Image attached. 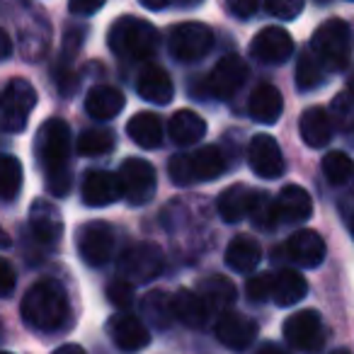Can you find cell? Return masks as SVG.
<instances>
[{
  "label": "cell",
  "mask_w": 354,
  "mask_h": 354,
  "mask_svg": "<svg viewBox=\"0 0 354 354\" xmlns=\"http://www.w3.org/2000/svg\"><path fill=\"white\" fill-rule=\"evenodd\" d=\"M127 133L138 148L153 151L162 143V122L153 112H138L129 119Z\"/></svg>",
  "instance_id": "obj_26"
},
{
  "label": "cell",
  "mask_w": 354,
  "mask_h": 354,
  "mask_svg": "<svg viewBox=\"0 0 354 354\" xmlns=\"http://www.w3.org/2000/svg\"><path fill=\"white\" fill-rule=\"evenodd\" d=\"M299 131L306 146L323 148L333 138V119L325 107H308L299 119Z\"/></svg>",
  "instance_id": "obj_22"
},
{
  "label": "cell",
  "mask_w": 354,
  "mask_h": 354,
  "mask_svg": "<svg viewBox=\"0 0 354 354\" xmlns=\"http://www.w3.org/2000/svg\"><path fill=\"white\" fill-rule=\"evenodd\" d=\"M49 37H51V32H49V25L44 22V17L35 20V30L22 35V54L27 56V61H37L44 56L46 46H49Z\"/></svg>",
  "instance_id": "obj_38"
},
{
  "label": "cell",
  "mask_w": 354,
  "mask_h": 354,
  "mask_svg": "<svg viewBox=\"0 0 354 354\" xmlns=\"http://www.w3.org/2000/svg\"><path fill=\"white\" fill-rule=\"evenodd\" d=\"M119 272L131 284H148L156 277H160L165 267L162 250L156 243H133L119 255Z\"/></svg>",
  "instance_id": "obj_7"
},
{
  "label": "cell",
  "mask_w": 354,
  "mask_h": 354,
  "mask_svg": "<svg viewBox=\"0 0 354 354\" xmlns=\"http://www.w3.org/2000/svg\"><path fill=\"white\" fill-rule=\"evenodd\" d=\"M274 202L279 223H304L313 216V199L299 185H286Z\"/></svg>",
  "instance_id": "obj_20"
},
{
  "label": "cell",
  "mask_w": 354,
  "mask_h": 354,
  "mask_svg": "<svg viewBox=\"0 0 354 354\" xmlns=\"http://www.w3.org/2000/svg\"><path fill=\"white\" fill-rule=\"evenodd\" d=\"M226 170V158L216 146H204L192 153H180L170 160V180L180 187L194 183H209Z\"/></svg>",
  "instance_id": "obj_5"
},
{
  "label": "cell",
  "mask_w": 354,
  "mask_h": 354,
  "mask_svg": "<svg viewBox=\"0 0 354 354\" xmlns=\"http://www.w3.org/2000/svg\"><path fill=\"white\" fill-rule=\"evenodd\" d=\"M352 236H354V218H352Z\"/></svg>",
  "instance_id": "obj_53"
},
{
  "label": "cell",
  "mask_w": 354,
  "mask_h": 354,
  "mask_svg": "<svg viewBox=\"0 0 354 354\" xmlns=\"http://www.w3.org/2000/svg\"><path fill=\"white\" fill-rule=\"evenodd\" d=\"M37 107V90L30 80L12 78L0 95V129L17 133L27 127L32 109Z\"/></svg>",
  "instance_id": "obj_6"
},
{
  "label": "cell",
  "mask_w": 354,
  "mask_h": 354,
  "mask_svg": "<svg viewBox=\"0 0 354 354\" xmlns=\"http://www.w3.org/2000/svg\"><path fill=\"white\" fill-rule=\"evenodd\" d=\"M262 260V248L248 236H238L226 250V265L236 272H252Z\"/></svg>",
  "instance_id": "obj_32"
},
{
  "label": "cell",
  "mask_w": 354,
  "mask_h": 354,
  "mask_svg": "<svg viewBox=\"0 0 354 354\" xmlns=\"http://www.w3.org/2000/svg\"><path fill=\"white\" fill-rule=\"evenodd\" d=\"M136 93L141 100L153 104H167L175 95V85L165 68L160 66H146L136 78Z\"/></svg>",
  "instance_id": "obj_21"
},
{
  "label": "cell",
  "mask_w": 354,
  "mask_h": 354,
  "mask_svg": "<svg viewBox=\"0 0 354 354\" xmlns=\"http://www.w3.org/2000/svg\"><path fill=\"white\" fill-rule=\"evenodd\" d=\"M197 294L202 296V301L207 304L209 310H223V313H226L228 306L236 301V286H233V281L226 279V277L212 274L199 281Z\"/></svg>",
  "instance_id": "obj_29"
},
{
  "label": "cell",
  "mask_w": 354,
  "mask_h": 354,
  "mask_svg": "<svg viewBox=\"0 0 354 354\" xmlns=\"http://www.w3.org/2000/svg\"><path fill=\"white\" fill-rule=\"evenodd\" d=\"M272 286H274V274H257L248 281L245 294L255 304H265V301L272 299Z\"/></svg>",
  "instance_id": "obj_40"
},
{
  "label": "cell",
  "mask_w": 354,
  "mask_h": 354,
  "mask_svg": "<svg viewBox=\"0 0 354 354\" xmlns=\"http://www.w3.org/2000/svg\"><path fill=\"white\" fill-rule=\"evenodd\" d=\"M22 320L39 333H56L71 318V304L66 289L54 279L37 281L22 299Z\"/></svg>",
  "instance_id": "obj_2"
},
{
  "label": "cell",
  "mask_w": 354,
  "mask_h": 354,
  "mask_svg": "<svg viewBox=\"0 0 354 354\" xmlns=\"http://www.w3.org/2000/svg\"><path fill=\"white\" fill-rule=\"evenodd\" d=\"M248 75H250V68L241 56H223L214 66L212 75L207 80V88L216 100H231L245 85Z\"/></svg>",
  "instance_id": "obj_13"
},
{
  "label": "cell",
  "mask_w": 354,
  "mask_h": 354,
  "mask_svg": "<svg viewBox=\"0 0 354 354\" xmlns=\"http://www.w3.org/2000/svg\"><path fill=\"white\" fill-rule=\"evenodd\" d=\"M248 162H250L252 172L265 180H277L284 175V156H281L279 143L270 133H257L252 136L250 146H248Z\"/></svg>",
  "instance_id": "obj_12"
},
{
  "label": "cell",
  "mask_w": 354,
  "mask_h": 354,
  "mask_svg": "<svg viewBox=\"0 0 354 354\" xmlns=\"http://www.w3.org/2000/svg\"><path fill=\"white\" fill-rule=\"evenodd\" d=\"M104 3L102 0H90V3H83V0H73L68 6V10L73 12V15H95L97 10H102Z\"/></svg>",
  "instance_id": "obj_46"
},
{
  "label": "cell",
  "mask_w": 354,
  "mask_h": 354,
  "mask_svg": "<svg viewBox=\"0 0 354 354\" xmlns=\"http://www.w3.org/2000/svg\"><path fill=\"white\" fill-rule=\"evenodd\" d=\"M114 228L104 221H90L78 231V252L85 265L102 267L114 255Z\"/></svg>",
  "instance_id": "obj_11"
},
{
  "label": "cell",
  "mask_w": 354,
  "mask_h": 354,
  "mask_svg": "<svg viewBox=\"0 0 354 354\" xmlns=\"http://www.w3.org/2000/svg\"><path fill=\"white\" fill-rule=\"evenodd\" d=\"M167 131H170L172 143H177V146H194L207 133V122L192 109H180L170 117Z\"/></svg>",
  "instance_id": "obj_24"
},
{
  "label": "cell",
  "mask_w": 354,
  "mask_h": 354,
  "mask_svg": "<svg viewBox=\"0 0 354 354\" xmlns=\"http://www.w3.org/2000/svg\"><path fill=\"white\" fill-rule=\"evenodd\" d=\"M228 10H231L233 15L248 20V17L260 10V6H257V0H231V3H228Z\"/></svg>",
  "instance_id": "obj_45"
},
{
  "label": "cell",
  "mask_w": 354,
  "mask_h": 354,
  "mask_svg": "<svg viewBox=\"0 0 354 354\" xmlns=\"http://www.w3.org/2000/svg\"><path fill=\"white\" fill-rule=\"evenodd\" d=\"M160 35L146 20L138 17H119L109 30V46L117 56L127 61H143L151 59L158 51Z\"/></svg>",
  "instance_id": "obj_3"
},
{
  "label": "cell",
  "mask_w": 354,
  "mask_h": 354,
  "mask_svg": "<svg viewBox=\"0 0 354 354\" xmlns=\"http://www.w3.org/2000/svg\"><path fill=\"white\" fill-rule=\"evenodd\" d=\"M10 236H8V233H6V228H3V226H0V250H3V248H10Z\"/></svg>",
  "instance_id": "obj_51"
},
{
  "label": "cell",
  "mask_w": 354,
  "mask_h": 354,
  "mask_svg": "<svg viewBox=\"0 0 354 354\" xmlns=\"http://www.w3.org/2000/svg\"><path fill=\"white\" fill-rule=\"evenodd\" d=\"M250 54L265 66H279L294 54V39L281 27H265L252 39Z\"/></svg>",
  "instance_id": "obj_14"
},
{
  "label": "cell",
  "mask_w": 354,
  "mask_h": 354,
  "mask_svg": "<svg viewBox=\"0 0 354 354\" xmlns=\"http://www.w3.org/2000/svg\"><path fill=\"white\" fill-rule=\"evenodd\" d=\"M320 167L330 185H344L354 177V160L342 151H330L328 156H323Z\"/></svg>",
  "instance_id": "obj_36"
},
{
  "label": "cell",
  "mask_w": 354,
  "mask_h": 354,
  "mask_svg": "<svg viewBox=\"0 0 354 354\" xmlns=\"http://www.w3.org/2000/svg\"><path fill=\"white\" fill-rule=\"evenodd\" d=\"M330 119L337 122L339 129H354V85H347L342 93L335 95L330 104Z\"/></svg>",
  "instance_id": "obj_39"
},
{
  "label": "cell",
  "mask_w": 354,
  "mask_h": 354,
  "mask_svg": "<svg viewBox=\"0 0 354 354\" xmlns=\"http://www.w3.org/2000/svg\"><path fill=\"white\" fill-rule=\"evenodd\" d=\"M286 257L291 262H296L304 270H313L320 262L325 260V241L318 231H310V228H301L294 236L286 241L284 245Z\"/></svg>",
  "instance_id": "obj_17"
},
{
  "label": "cell",
  "mask_w": 354,
  "mask_h": 354,
  "mask_svg": "<svg viewBox=\"0 0 354 354\" xmlns=\"http://www.w3.org/2000/svg\"><path fill=\"white\" fill-rule=\"evenodd\" d=\"M250 218L257 228H274L277 223H279V216H277V202L270 199V194L262 192V189H255V194H252Z\"/></svg>",
  "instance_id": "obj_37"
},
{
  "label": "cell",
  "mask_w": 354,
  "mask_h": 354,
  "mask_svg": "<svg viewBox=\"0 0 354 354\" xmlns=\"http://www.w3.org/2000/svg\"><path fill=\"white\" fill-rule=\"evenodd\" d=\"M141 6L146 10H165V8H170V3L167 0H141Z\"/></svg>",
  "instance_id": "obj_49"
},
{
  "label": "cell",
  "mask_w": 354,
  "mask_h": 354,
  "mask_svg": "<svg viewBox=\"0 0 354 354\" xmlns=\"http://www.w3.org/2000/svg\"><path fill=\"white\" fill-rule=\"evenodd\" d=\"M54 354H85V349L80 344H61Z\"/></svg>",
  "instance_id": "obj_50"
},
{
  "label": "cell",
  "mask_w": 354,
  "mask_h": 354,
  "mask_svg": "<svg viewBox=\"0 0 354 354\" xmlns=\"http://www.w3.org/2000/svg\"><path fill=\"white\" fill-rule=\"evenodd\" d=\"M0 354H10V352H0Z\"/></svg>",
  "instance_id": "obj_54"
},
{
  "label": "cell",
  "mask_w": 354,
  "mask_h": 354,
  "mask_svg": "<svg viewBox=\"0 0 354 354\" xmlns=\"http://www.w3.org/2000/svg\"><path fill=\"white\" fill-rule=\"evenodd\" d=\"M83 202L88 207H109L122 199V185L119 175L109 170H90L83 180Z\"/></svg>",
  "instance_id": "obj_19"
},
{
  "label": "cell",
  "mask_w": 354,
  "mask_h": 354,
  "mask_svg": "<svg viewBox=\"0 0 354 354\" xmlns=\"http://www.w3.org/2000/svg\"><path fill=\"white\" fill-rule=\"evenodd\" d=\"M214 49V32L204 22H183L170 32V54L183 64L199 61Z\"/></svg>",
  "instance_id": "obj_10"
},
{
  "label": "cell",
  "mask_w": 354,
  "mask_h": 354,
  "mask_svg": "<svg viewBox=\"0 0 354 354\" xmlns=\"http://www.w3.org/2000/svg\"><path fill=\"white\" fill-rule=\"evenodd\" d=\"M255 354H289V352H286V349H281L279 344H274V342H265Z\"/></svg>",
  "instance_id": "obj_48"
},
{
  "label": "cell",
  "mask_w": 354,
  "mask_h": 354,
  "mask_svg": "<svg viewBox=\"0 0 354 354\" xmlns=\"http://www.w3.org/2000/svg\"><path fill=\"white\" fill-rule=\"evenodd\" d=\"M22 187V162L15 156H0V199L12 202Z\"/></svg>",
  "instance_id": "obj_33"
},
{
  "label": "cell",
  "mask_w": 354,
  "mask_h": 354,
  "mask_svg": "<svg viewBox=\"0 0 354 354\" xmlns=\"http://www.w3.org/2000/svg\"><path fill=\"white\" fill-rule=\"evenodd\" d=\"M265 10L277 20H294L304 12V0H267Z\"/></svg>",
  "instance_id": "obj_41"
},
{
  "label": "cell",
  "mask_w": 354,
  "mask_h": 354,
  "mask_svg": "<svg viewBox=\"0 0 354 354\" xmlns=\"http://www.w3.org/2000/svg\"><path fill=\"white\" fill-rule=\"evenodd\" d=\"M216 337L221 344H226L228 349H248L257 337V323L252 318L243 313H236V310H226L221 313L216 323Z\"/></svg>",
  "instance_id": "obj_16"
},
{
  "label": "cell",
  "mask_w": 354,
  "mask_h": 354,
  "mask_svg": "<svg viewBox=\"0 0 354 354\" xmlns=\"http://www.w3.org/2000/svg\"><path fill=\"white\" fill-rule=\"evenodd\" d=\"M15 284H17L15 270H12V265L6 257H0V296H10L15 291Z\"/></svg>",
  "instance_id": "obj_44"
},
{
  "label": "cell",
  "mask_w": 354,
  "mask_h": 354,
  "mask_svg": "<svg viewBox=\"0 0 354 354\" xmlns=\"http://www.w3.org/2000/svg\"><path fill=\"white\" fill-rule=\"evenodd\" d=\"M35 156L44 170L46 189L56 197H66L71 189V172H68V158H71V129L64 119L51 117L37 131L35 141Z\"/></svg>",
  "instance_id": "obj_1"
},
{
  "label": "cell",
  "mask_w": 354,
  "mask_h": 354,
  "mask_svg": "<svg viewBox=\"0 0 354 354\" xmlns=\"http://www.w3.org/2000/svg\"><path fill=\"white\" fill-rule=\"evenodd\" d=\"M323 75H325V68L320 66V61L313 56V51L306 49L299 59V66H296V88L301 93H310L315 90L318 85H323Z\"/></svg>",
  "instance_id": "obj_34"
},
{
  "label": "cell",
  "mask_w": 354,
  "mask_h": 354,
  "mask_svg": "<svg viewBox=\"0 0 354 354\" xmlns=\"http://www.w3.org/2000/svg\"><path fill=\"white\" fill-rule=\"evenodd\" d=\"M333 354H349L347 349H337V352H333Z\"/></svg>",
  "instance_id": "obj_52"
},
{
  "label": "cell",
  "mask_w": 354,
  "mask_h": 354,
  "mask_svg": "<svg viewBox=\"0 0 354 354\" xmlns=\"http://www.w3.org/2000/svg\"><path fill=\"white\" fill-rule=\"evenodd\" d=\"M308 294V281L296 270H279L274 274V286H272V301L281 308L296 306Z\"/></svg>",
  "instance_id": "obj_27"
},
{
  "label": "cell",
  "mask_w": 354,
  "mask_h": 354,
  "mask_svg": "<svg viewBox=\"0 0 354 354\" xmlns=\"http://www.w3.org/2000/svg\"><path fill=\"white\" fill-rule=\"evenodd\" d=\"M172 310H175V320H180L187 328H204L209 318V308L202 301V296L197 291L189 289H180L175 296H172Z\"/></svg>",
  "instance_id": "obj_25"
},
{
  "label": "cell",
  "mask_w": 354,
  "mask_h": 354,
  "mask_svg": "<svg viewBox=\"0 0 354 354\" xmlns=\"http://www.w3.org/2000/svg\"><path fill=\"white\" fill-rule=\"evenodd\" d=\"M114 148V133L107 129H85L78 136L75 151L78 156L93 158V156H104Z\"/></svg>",
  "instance_id": "obj_35"
},
{
  "label": "cell",
  "mask_w": 354,
  "mask_h": 354,
  "mask_svg": "<svg viewBox=\"0 0 354 354\" xmlns=\"http://www.w3.org/2000/svg\"><path fill=\"white\" fill-rule=\"evenodd\" d=\"M109 337L122 352H138L151 342V330L143 325L141 318L131 313H119L109 320Z\"/></svg>",
  "instance_id": "obj_18"
},
{
  "label": "cell",
  "mask_w": 354,
  "mask_h": 354,
  "mask_svg": "<svg viewBox=\"0 0 354 354\" xmlns=\"http://www.w3.org/2000/svg\"><path fill=\"white\" fill-rule=\"evenodd\" d=\"M12 54V39L6 30H0V61H6Z\"/></svg>",
  "instance_id": "obj_47"
},
{
  "label": "cell",
  "mask_w": 354,
  "mask_h": 354,
  "mask_svg": "<svg viewBox=\"0 0 354 354\" xmlns=\"http://www.w3.org/2000/svg\"><path fill=\"white\" fill-rule=\"evenodd\" d=\"M107 299L109 304H114L117 308H129L133 304V284L127 279H119V281H112L107 286Z\"/></svg>",
  "instance_id": "obj_42"
},
{
  "label": "cell",
  "mask_w": 354,
  "mask_h": 354,
  "mask_svg": "<svg viewBox=\"0 0 354 354\" xmlns=\"http://www.w3.org/2000/svg\"><path fill=\"white\" fill-rule=\"evenodd\" d=\"M248 112L255 122L260 124H274L284 112V97L281 93L270 83H262L252 90L250 102H248Z\"/></svg>",
  "instance_id": "obj_23"
},
{
  "label": "cell",
  "mask_w": 354,
  "mask_h": 354,
  "mask_svg": "<svg viewBox=\"0 0 354 354\" xmlns=\"http://www.w3.org/2000/svg\"><path fill=\"white\" fill-rule=\"evenodd\" d=\"M141 313L143 318L148 320L153 330H160L165 333L167 328L172 325L175 320V310H172V296H167L165 291L156 289V291H148L141 301Z\"/></svg>",
  "instance_id": "obj_31"
},
{
  "label": "cell",
  "mask_w": 354,
  "mask_h": 354,
  "mask_svg": "<svg viewBox=\"0 0 354 354\" xmlns=\"http://www.w3.org/2000/svg\"><path fill=\"white\" fill-rule=\"evenodd\" d=\"M85 27L83 25H68L64 35V61H71V56H75L83 46Z\"/></svg>",
  "instance_id": "obj_43"
},
{
  "label": "cell",
  "mask_w": 354,
  "mask_h": 354,
  "mask_svg": "<svg viewBox=\"0 0 354 354\" xmlns=\"http://www.w3.org/2000/svg\"><path fill=\"white\" fill-rule=\"evenodd\" d=\"M30 231L37 243L54 245L64 236V216L59 207L49 199H37L30 209Z\"/></svg>",
  "instance_id": "obj_15"
},
{
  "label": "cell",
  "mask_w": 354,
  "mask_h": 354,
  "mask_svg": "<svg viewBox=\"0 0 354 354\" xmlns=\"http://www.w3.org/2000/svg\"><path fill=\"white\" fill-rule=\"evenodd\" d=\"M124 109V95L112 85H97L85 97V112L95 119H112Z\"/></svg>",
  "instance_id": "obj_30"
},
{
  "label": "cell",
  "mask_w": 354,
  "mask_h": 354,
  "mask_svg": "<svg viewBox=\"0 0 354 354\" xmlns=\"http://www.w3.org/2000/svg\"><path fill=\"white\" fill-rule=\"evenodd\" d=\"M284 339L301 354H318L325 347L323 318L315 310H296L284 320Z\"/></svg>",
  "instance_id": "obj_9"
},
{
  "label": "cell",
  "mask_w": 354,
  "mask_h": 354,
  "mask_svg": "<svg viewBox=\"0 0 354 354\" xmlns=\"http://www.w3.org/2000/svg\"><path fill=\"white\" fill-rule=\"evenodd\" d=\"M119 185H122V197L131 207H143L156 194V167L143 158H127L119 167Z\"/></svg>",
  "instance_id": "obj_8"
},
{
  "label": "cell",
  "mask_w": 354,
  "mask_h": 354,
  "mask_svg": "<svg viewBox=\"0 0 354 354\" xmlns=\"http://www.w3.org/2000/svg\"><path fill=\"white\" fill-rule=\"evenodd\" d=\"M310 51L320 61L328 73H339L347 68L349 56H352V32L349 25L339 17L325 20L323 25L315 30L313 39H310Z\"/></svg>",
  "instance_id": "obj_4"
},
{
  "label": "cell",
  "mask_w": 354,
  "mask_h": 354,
  "mask_svg": "<svg viewBox=\"0 0 354 354\" xmlns=\"http://www.w3.org/2000/svg\"><path fill=\"white\" fill-rule=\"evenodd\" d=\"M252 194H255V189L245 187V185H233V187L223 189L221 197H218V202H216L218 214H221L223 221L238 223L245 216H250Z\"/></svg>",
  "instance_id": "obj_28"
}]
</instances>
